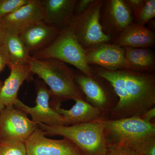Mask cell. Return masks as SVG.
<instances>
[{"label": "cell", "mask_w": 155, "mask_h": 155, "mask_svg": "<svg viewBox=\"0 0 155 155\" xmlns=\"http://www.w3.org/2000/svg\"><path fill=\"white\" fill-rule=\"evenodd\" d=\"M87 62L109 71L127 69L124 48L104 43L85 50Z\"/></svg>", "instance_id": "obj_12"}, {"label": "cell", "mask_w": 155, "mask_h": 155, "mask_svg": "<svg viewBox=\"0 0 155 155\" xmlns=\"http://www.w3.org/2000/svg\"><path fill=\"white\" fill-rule=\"evenodd\" d=\"M25 143L27 155H84L72 141L48 138L38 127Z\"/></svg>", "instance_id": "obj_10"}, {"label": "cell", "mask_w": 155, "mask_h": 155, "mask_svg": "<svg viewBox=\"0 0 155 155\" xmlns=\"http://www.w3.org/2000/svg\"><path fill=\"white\" fill-rule=\"evenodd\" d=\"M3 46L8 57L10 64L28 65L31 56L19 35L6 34Z\"/></svg>", "instance_id": "obj_20"}, {"label": "cell", "mask_w": 155, "mask_h": 155, "mask_svg": "<svg viewBox=\"0 0 155 155\" xmlns=\"http://www.w3.org/2000/svg\"><path fill=\"white\" fill-rule=\"evenodd\" d=\"M38 59H53L72 65L87 76L94 72L87 62L85 50L78 42L69 25L61 30L55 40L48 47L31 56Z\"/></svg>", "instance_id": "obj_5"}, {"label": "cell", "mask_w": 155, "mask_h": 155, "mask_svg": "<svg viewBox=\"0 0 155 155\" xmlns=\"http://www.w3.org/2000/svg\"><path fill=\"white\" fill-rule=\"evenodd\" d=\"M37 125L45 135L63 137L72 141L84 155H104L107 151L104 120L98 119L70 126Z\"/></svg>", "instance_id": "obj_3"}, {"label": "cell", "mask_w": 155, "mask_h": 155, "mask_svg": "<svg viewBox=\"0 0 155 155\" xmlns=\"http://www.w3.org/2000/svg\"><path fill=\"white\" fill-rule=\"evenodd\" d=\"M138 152L142 155H155V137L145 142Z\"/></svg>", "instance_id": "obj_25"}, {"label": "cell", "mask_w": 155, "mask_h": 155, "mask_svg": "<svg viewBox=\"0 0 155 155\" xmlns=\"http://www.w3.org/2000/svg\"><path fill=\"white\" fill-rule=\"evenodd\" d=\"M155 117V108L153 107L146 112L142 116L141 118L148 122H151V120Z\"/></svg>", "instance_id": "obj_29"}, {"label": "cell", "mask_w": 155, "mask_h": 155, "mask_svg": "<svg viewBox=\"0 0 155 155\" xmlns=\"http://www.w3.org/2000/svg\"><path fill=\"white\" fill-rule=\"evenodd\" d=\"M27 115L14 106L5 107L0 114V140L25 141L38 127Z\"/></svg>", "instance_id": "obj_9"}, {"label": "cell", "mask_w": 155, "mask_h": 155, "mask_svg": "<svg viewBox=\"0 0 155 155\" xmlns=\"http://www.w3.org/2000/svg\"><path fill=\"white\" fill-rule=\"evenodd\" d=\"M30 0H0V19L17 11Z\"/></svg>", "instance_id": "obj_23"}, {"label": "cell", "mask_w": 155, "mask_h": 155, "mask_svg": "<svg viewBox=\"0 0 155 155\" xmlns=\"http://www.w3.org/2000/svg\"><path fill=\"white\" fill-rule=\"evenodd\" d=\"M58 28L43 21L31 25L19 35L31 56L46 48L61 33Z\"/></svg>", "instance_id": "obj_13"}, {"label": "cell", "mask_w": 155, "mask_h": 155, "mask_svg": "<svg viewBox=\"0 0 155 155\" xmlns=\"http://www.w3.org/2000/svg\"><path fill=\"white\" fill-rule=\"evenodd\" d=\"M125 58L127 70L139 72H153L155 54L150 48L125 47Z\"/></svg>", "instance_id": "obj_19"}, {"label": "cell", "mask_w": 155, "mask_h": 155, "mask_svg": "<svg viewBox=\"0 0 155 155\" xmlns=\"http://www.w3.org/2000/svg\"><path fill=\"white\" fill-rule=\"evenodd\" d=\"M93 1L94 0H77L74 7L73 17H78L83 13L88 8Z\"/></svg>", "instance_id": "obj_26"}, {"label": "cell", "mask_w": 155, "mask_h": 155, "mask_svg": "<svg viewBox=\"0 0 155 155\" xmlns=\"http://www.w3.org/2000/svg\"><path fill=\"white\" fill-rule=\"evenodd\" d=\"M10 64V61L8 57L3 45H0V73L5 69L6 66H8ZM3 84L0 81V89Z\"/></svg>", "instance_id": "obj_28"}, {"label": "cell", "mask_w": 155, "mask_h": 155, "mask_svg": "<svg viewBox=\"0 0 155 155\" xmlns=\"http://www.w3.org/2000/svg\"><path fill=\"white\" fill-rule=\"evenodd\" d=\"M0 155H27L25 141L17 140H0Z\"/></svg>", "instance_id": "obj_21"}, {"label": "cell", "mask_w": 155, "mask_h": 155, "mask_svg": "<svg viewBox=\"0 0 155 155\" xmlns=\"http://www.w3.org/2000/svg\"><path fill=\"white\" fill-rule=\"evenodd\" d=\"M90 67L94 73L110 83L119 97L112 110L113 119L141 117L155 107V76L153 72L127 69L109 71L97 66Z\"/></svg>", "instance_id": "obj_1"}, {"label": "cell", "mask_w": 155, "mask_h": 155, "mask_svg": "<svg viewBox=\"0 0 155 155\" xmlns=\"http://www.w3.org/2000/svg\"><path fill=\"white\" fill-rule=\"evenodd\" d=\"M111 42L122 47L150 48L155 45V32L146 26L134 23Z\"/></svg>", "instance_id": "obj_18"}, {"label": "cell", "mask_w": 155, "mask_h": 155, "mask_svg": "<svg viewBox=\"0 0 155 155\" xmlns=\"http://www.w3.org/2000/svg\"><path fill=\"white\" fill-rule=\"evenodd\" d=\"M104 155H142L137 151L124 147H107Z\"/></svg>", "instance_id": "obj_24"}, {"label": "cell", "mask_w": 155, "mask_h": 155, "mask_svg": "<svg viewBox=\"0 0 155 155\" xmlns=\"http://www.w3.org/2000/svg\"><path fill=\"white\" fill-rule=\"evenodd\" d=\"M5 105L3 104V103L0 100V114H1V112H2V111L3 110V109L5 108Z\"/></svg>", "instance_id": "obj_31"}, {"label": "cell", "mask_w": 155, "mask_h": 155, "mask_svg": "<svg viewBox=\"0 0 155 155\" xmlns=\"http://www.w3.org/2000/svg\"><path fill=\"white\" fill-rule=\"evenodd\" d=\"M155 17V0H144V4L134 18L135 23L145 26Z\"/></svg>", "instance_id": "obj_22"}, {"label": "cell", "mask_w": 155, "mask_h": 155, "mask_svg": "<svg viewBox=\"0 0 155 155\" xmlns=\"http://www.w3.org/2000/svg\"><path fill=\"white\" fill-rule=\"evenodd\" d=\"M44 20L41 0H30L17 11L0 19L6 34L19 35L31 25Z\"/></svg>", "instance_id": "obj_11"}, {"label": "cell", "mask_w": 155, "mask_h": 155, "mask_svg": "<svg viewBox=\"0 0 155 155\" xmlns=\"http://www.w3.org/2000/svg\"><path fill=\"white\" fill-rule=\"evenodd\" d=\"M103 1L94 0L86 11L78 17H73L69 23L78 42L84 50L112 41L111 38L104 33L100 23Z\"/></svg>", "instance_id": "obj_6"}, {"label": "cell", "mask_w": 155, "mask_h": 155, "mask_svg": "<svg viewBox=\"0 0 155 155\" xmlns=\"http://www.w3.org/2000/svg\"><path fill=\"white\" fill-rule=\"evenodd\" d=\"M75 104L69 110L61 107V103L53 101L50 102V106L58 114L64 117L66 126L82 124L98 119L101 111L83 99L75 100Z\"/></svg>", "instance_id": "obj_15"}, {"label": "cell", "mask_w": 155, "mask_h": 155, "mask_svg": "<svg viewBox=\"0 0 155 155\" xmlns=\"http://www.w3.org/2000/svg\"><path fill=\"white\" fill-rule=\"evenodd\" d=\"M125 1L133 14L134 18H135L143 5L144 0H125Z\"/></svg>", "instance_id": "obj_27"}, {"label": "cell", "mask_w": 155, "mask_h": 155, "mask_svg": "<svg viewBox=\"0 0 155 155\" xmlns=\"http://www.w3.org/2000/svg\"><path fill=\"white\" fill-rule=\"evenodd\" d=\"M11 72L0 89V100L5 107L14 106L18 91L25 80L32 79L28 65H11Z\"/></svg>", "instance_id": "obj_17"}, {"label": "cell", "mask_w": 155, "mask_h": 155, "mask_svg": "<svg viewBox=\"0 0 155 155\" xmlns=\"http://www.w3.org/2000/svg\"><path fill=\"white\" fill-rule=\"evenodd\" d=\"M44 22L62 30L69 25L77 0H41Z\"/></svg>", "instance_id": "obj_16"}, {"label": "cell", "mask_w": 155, "mask_h": 155, "mask_svg": "<svg viewBox=\"0 0 155 155\" xmlns=\"http://www.w3.org/2000/svg\"><path fill=\"white\" fill-rule=\"evenodd\" d=\"M6 32L0 22V45H3L4 39L5 37Z\"/></svg>", "instance_id": "obj_30"}, {"label": "cell", "mask_w": 155, "mask_h": 155, "mask_svg": "<svg viewBox=\"0 0 155 155\" xmlns=\"http://www.w3.org/2000/svg\"><path fill=\"white\" fill-rule=\"evenodd\" d=\"M104 123L107 147H126L138 151L145 142L155 137V124L140 117L104 120Z\"/></svg>", "instance_id": "obj_4"}, {"label": "cell", "mask_w": 155, "mask_h": 155, "mask_svg": "<svg viewBox=\"0 0 155 155\" xmlns=\"http://www.w3.org/2000/svg\"><path fill=\"white\" fill-rule=\"evenodd\" d=\"M99 20L103 32L111 38L112 41L135 23L125 0H104Z\"/></svg>", "instance_id": "obj_7"}, {"label": "cell", "mask_w": 155, "mask_h": 155, "mask_svg": "<svg viewBox=\"0 0 155 155\" xmlns=\"http://www.w3.org/2000/svg\"><path fill=\"white\" fill-rule=\"evenodd\" d=\"M35 83L37 94L36 106L28 107L18 98L14 103V107L30 115L31 120L37 124L66 126L64 117L50 106L51 93L47 85L42 81L35 80Z\"/></svg>", "instance_id": "obj_8"}, {"label": "cell", "mask_w": 155, "mask_h": 155, "mask_svg": "<svg viewBox=\"0 0 155 155\" xmlns=\"http://www.w3.org/2000/svg\"><path fill=\"white\" fill-rule=\"evenodd\" d=\"M102 80V78L94 73L91 77L81 72L75 74V82L86 96L87 103L101 111L108 105L109 98V92Z\"/></svg>", "instance_id": "obj_14"}, {"label": "cell", "mask_w": 155, "mask_h": 155, "mask_svg": "<svg viewBox=\"0 0 155 155\" xmlns=\"http://www.w3.org/2000/svg\"><path fill=\"white\" fill-rule=\"evenodd\" d=\"M32 75H36L48 86L52 101L61 103L67 100L83 99L75 81L76 72L68 64L53 59L31 57L29 64Z\"/></svg>", "instance_id": "obj_2"}]
</instances>
